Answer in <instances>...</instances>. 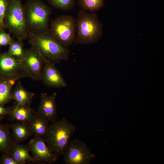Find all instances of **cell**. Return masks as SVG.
<instances>
[{"instance_id": "6da1fadb", "label": "cell", "mask_w": 164, "mask_h": 164, "mask_svg": "<svg viewBox=\"0 0 164 164\" xmlns=\"http://www.w3.org/2000/svg\"><path fill=\"white\" fill-rule=\"evenodd\" d=\"M29 43L44 60L55 64L67 60L70 51L58 42L49 32L38 35L28 34Z\"/></svg>"}, {"instance_id": "7a4b0ae2", "label": "cell", "mask_w": 164, "mask_h": 164, "mask_svg": "<svg viewBox=\"0 0 164 164\" xmlns=\"http://www.w3.org/2000/svg\"><path fill=\"white\" fill-rule=\"evenodd\" d=\"M23 7L28 34L49 32L51 8L41 0H28Z\"/></svg>"}, {"instance_id": "3957f363", "label": "cell", "mask_w": 164, "mask_h": 164, "mask_svg": "<svg viewBox=\"0 0 164 164\" xmlns=\"http://www.w3.org/2000/svg\"><path fill=\"white\" fill-rule=\"evenodd\" d=\"M76 21L75 44H88L97 42L101 39L103 25L96 13L81 9Z\"/></svg>"}, {"instance_id": "277c9868", "label": "cell", "mask_w": 164, "mask_h": 164, "mask_svg": "<svg viewBox=\"0 0 164 164\" xmlns=\"http://www.w3.org/2000/svg\"><path fill=\"white\" fill-rule=\"evenodd\" d=\"M75 127L65 118L49 126L44 138L47 146L58 156L63 154L75 132Z\"/></svg>"}, {"instance_id": "5b68a950", "label": "cell", "mask_w": 164, "mask_h": 164, "mask_svg": "<svg viewBox=\"0 0 164 164\" xmlns=\"http://www.w3.org/2000/svg\"><path fill=\"white\" fill-rule=\"evenodd\" d=\"M4 23L17 39L28 37L23 6L21 0H8Z\"/></svg>"}, {"instance_id": "8992f818", "label": "cell", "mask_w": 164, "mask_h": 164, "mask_svg": "<svg viewBox=\"0 0 164 164\" xmlns=\"http://www.w3.org/2000/svg\"><path fill=\"white\" fill-rule=\"evenodd\" d=\"M49 32L63 46L68 47L74 43L76 33V21L70 15H62L51 21Z\"/></svg>"}, {"instance_id": "52a82bcc", "label": "cell", "mask_w": 164, "mask_h": 164, "mask_svg": "<svg viewBox=\"0 0 164 164\" xmlns=\"http://www.w3.org/2000/svg\"><path fill=\"white\" fill-rule=\"evenodd\" d=\"M62 155L66 164H89L95 157L84 142L77 139L70 141Z\"/></svg>"}, {"instance_id": "ba28073f", "label": "cell", "mask_w": 164, "mask_h": 164, "mask_svg": "<svg viewBox=\"0 0 164 164\" xmlns=\"http://www.w3.org/2000/svg\"><path fill=\"white\" fill-rule=\"evenodd\" d=\"M21 62L26 76L35 80H41L45 61L37 51L31 47L25 50L24 56Z\"/></svg>"}, {"instance_id": "9c48e42d", "label": "cell", "mask_w": 164, "mask_h": 164, "mask_svg": "<svg viewBox=\"0 0 164 164\" xmlns=\"http://www.w3.org/2000/svg\"><path fill=\"white\" fill-rule=\"evenodd\" d=\"M28 145L33 158L40 164H52L57 161L59 156L46 145L44 137L34 135Z\"/></svg>"}, {"instance_id": "30bf717a", "label": "cell", "mask_w": 164, "mask_h": 164, "mask_svg": "<svg viewBox=\"0 0 164 164\" xmlns=\"http://www.w3.org/2000/svg\"><path fill=\"white\" fill-rule=\"evenodd\" d=\"M0 72L8 77L16 80L26 76L19 60L8 53L0 55Z\"/></svg>"}, {"instance_id": "8fae6325", "label": "cell", "mask_w": 164, "mask_h": 164, "mask_svg": "<svg viewBox=\"0 0 164 164\" xmlns=\"http://www.w3.org/2000/svg\"><path fill=\"white\" fill-rule=\"evenodd\" d=\"M44 61L41 77V80L44 84L50 87L59 88L66 87L67 84L61 73L55 67V64Z\"/></svg>"}, {"instance_id": "7c38bea8", "label": "cell", "mask_w": 164, "mask_h": 164, "mask_svg": "<svg viewBox=\"0 0 164 164\" xmlns=\"http://www.w3.org/2000/svg\"><path fill=\"white\" fill-rule=\"evenodd\" d=\"M57 94L54 93L50 95L42 93L39 104L36 113L53 122L57 117L56 97Z\"/></svg>"}, {"instance_id": "4fadbf2b", "label": "cell", "mask_w": 164, "mask_h": 164, "mask_svg": "<svg viewBox=\"0 0 164 164\" xmlns=\"http://www.w3.org/2000/svg\"><path fill=\"white\" fill-rule=\"evenodd\" d=\"M36 113L30 105L16 104L10 108L8 115L10 120L27 123Z\"/></svg>"}, {"instance_id": "5bb4252c", "label": "cell", "mask_w": 164, "mask_h": 164, "mask_svg": "<svg viewBox=\"0 0 164 164\" xmlns=\"http://www.w3.org/2000/svg\"><path fill=\"white\" fill-rule=\"evenodd\" d=\"M29 151L28 145L15 143L11 150L10 155L18 164H25L31 162L40 164L30 155Z\"/></svg>"}, {"instance_id": "9a60e30c", "label": "cell", "mask_w": 164, "mask_h": 164, "mask_svg": "<svg viewBox=\"0 0 164 164\" xmlns=\"http://www.w3.org/2000/svg\"><path fill=\"white\" fill-rule=\"evenodd\" d=\"M10 125H3L0 123V150L2 153L10 155L14 142Z\"/></svg>"}, {"instance_id": "2e32d148", "label": "cell", "mask_w": 164, "mask_h": 164, "mask_svg": "<svg viewBox=\"0 0 164 164\" xmlns=\"http://www.w3.org/2000/svg\"><path fill=\"white\" fill-rule=\"evenodd\" d=\"M49 122L46 118L36 113L27 124L33 135L44 138L49 128Z\"/></svg>"}, {"instance_id": "e0dca14e", "label": "cell", "mask_w": 164, "mask_h": 164, "mask_svg": "<svg viewBox=\"0 0 164 164\" xmlns=\"http://www.w3.org/2000/svg\"><path fill=\"white\" fill-rule=\"evenodd\" d=\"M10 127L15 143L23 142L33 135L27 123L17 122L10 125Z\"/></svg>"}, {"instance_id": "ac0fdd59", "label": "cell", "mask_w": 164, "mask_h": 164, "mask_svg": "<svg viewBox=\"0 0 164 164\" xmlns=\"http://www.w3.org/2000/svg\"><path fill=\"white\" fill-rule=\"evenodd\" d=\"M34 94L26 89L20 83H18L12 93V99L19 105H30Z\"/></svg>"}, {"instance_id": "d6986e66", "label": "cell", "mask_w": 164, "mask_h": 164, "mask_svg": "<svg viewBox=\"0 0 164 164\" xmlns=\"http://www.w3.org/2000/svg\"><path fill=\"white\" fill-rule=\"evenodd\" d=\"M16 80L7 79L0 82V106L8 102L12 97V88Z\"/></svg>"}, {"instance_id": "ffe728a7", "label": "cell", "mask_w": 164, "mask_h": 164, "mask_svg": "<svg viewBox=\"0 0 164 164\" xmlns=\"http://www.w3.org/2000/svg\"><path fill=\"white\" fill-rule=\"evenodd\" d=\"M77 0L81 9L92 12L100 10L104 4V0Z\"/></svg>"}, {"instance_id": "44dd1931", "label": "cell", "mask_w": 164, "mask_h": 164, "mask_svg": "<svg viewBox=\"0 0 164 164\" xmlns=\"http://www.w3.org/2000/svg\"><path fill=\"white\" fill-rule=\"evenodd\" d=\"M23 40H13L9 45L8 53L17 59L21 60L24 57L25 50L23 48Z\"/></svg>"}, {"instance_id": "7402d4cb", "label": "cell", "mask_w": 164, "mask_h": 164, "mask_svg": "<svg viewBox=\"0 0 164 164\" xmlns=\"http://www.w3.org/2000/svg\"><path fill=\"white\" fill-rule=\"evenodd\" d=\"M49 4L54 8L63 11L73 9L75 4V0H48Z\"/></svg>"}, {"instance_id": "603a6c76", "label": "cell", "mask_w": 164, "mask_h": 164, "mask_svg": "<svg viewBox=\"0 0 164 164\" xmlns=\"http://www.w3.org/2000/svg\"><path fill=\"white\" fill-rule=\"evenodd\" d=\"M8 0H0V31L5 28L4 19L7 8Z\"/></svg>"}, {"instance_id": "cb8c5ba5", "label": "cell", "mask_w": 164, "mask_h": 164, "mask_svg": "<svg viewBox=\"0 0 164 164\" xmlns=\"http://www.w3.org/2000/svg\"><path fill=\"white\" fill-rule=\"evenodd\" d=\"M9 34L5 32L4 30L0 31V46L9 45L13 41Z\"/></svg>"}, {"instance_id": "d4e9b609", "label": "cell", "mask_w": 164, "mask_h": 164, "mask_svg": "<svg viewBox=\"0 0 164 164\" xmlns=\"http://www.w3.org/2000/svg\"><path fill=\"white\" fill-rule=\"evenodd\" d=\"M0 159V163L1 164H18L15 159L10 155L2 153Z\"/></svg>"}, {"instance_id": "484cf974", "label": "cell", "mask_w": 164, "mask_h": 164, "mask_svg": "<svg viewBox=\"0 0 164 164\" xmlns=\"http://www.w3.org/2000/svg\"><path fill=\"white\" fill-rule=\"evenodd\" d=\"M10 108H5L0 106V115L6 116L8 115L10 112Z\"/></svg>"}, {"instance_id": "4316f807", "label": "cell", "mask_w": 164, "mask_h": 164, "mask_svg": "<svg viewBox=\"0 0 164 164\" xmlns=\"http://www.w3.org/2000/svg\"><path fill=\"white\" fill-rule=\"evenodd\" d=\"M4 118V116L0 115V123Z\"/></svg>"}]
</instances>
